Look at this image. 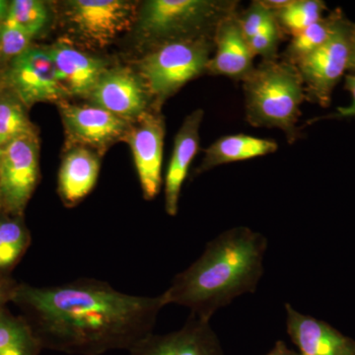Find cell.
<instances>
[{
    "label": "cell",
    "mask_w": 355,
    "mask_h": 355,
    "mask_svg": "<svg viewBox=\"0 0 355 355\" xmlns=\"http://www.w3.org/2000/svg\"><path fill=\"white\" fill-rule=\"evenodd\" d=\"M12 303L44 349L72 355L128 352L153 334L159 313L167 306L163 294L132 295L95 279L55 286L19 282Z\"/></svg>",
    "instance_id": "1"
},
{
    "label": "cell",
    "mask_w": 355,
    "mask_h": 355,
    "mask_svg": "<svg viewBox=\"0 0 355 355\" xmlns=\"http://www.w3.org/2000/svg\"><path fill=\"white\" fill-rule=\"evenodd\" d=\"M268 240L246 226L224 231L207 243L197 261L178 273L164 292L166 304L183 306L210 322L243 294L253 293L263 275Z\"/></svg>",
    "instance_id": "2"
},
{
    "label": "cell",
    "mask_w": 355,
    "mask_h": 355,
    "mask_svg": "<svg viewBox=\"0 0 355 355\" xmlns=\"http://www.w3.org/2000/svg\"><path fill=\"white\" fill-rule=\"evenodd\" d=\"M242 83L252 127L277 128L291 144L300 139L301 105L307 99L297 67L280 58L263 60Z\"/></svg>",
    "instance_id": "3"
},
{
    "label": "cell",
    "mask_w": 355,
    "mask_h": 355,
    "mask_svg": "<svg viewBox=\"0 0 355 355\" xmlns=\"http://www.w3.org/2000/svg\"><path fill=\"white\" fill-rule=\"evenodd\" d=\"M238 6L236 0H148L137 13V32L154 46L214 37L219 23L237 12Z\"/></svg>",
    "instance_id": "4"
},
{
    "label": "cell",
    "mask_w": 355,
    "mask_h": 355,
    "mask_svg": "<svg viewBox=\"0 0 355 355\" xmlns=\"http://www.w3.org/2000/svg\"><path fill=\"white\" fill-rule=\"evenodd\" d=\"M214 37L177 40L154 46L139 64V74L155 107L187 83L207 73Z\"/></svg>",
    "instance_id": "5"
},
{
    "label": "cell",
    "mask_w": 355,
    "mask_h": 355,
    "mask_svg": "<svg viewBox=\"0 0 355 355\" xmlns=\"http://www.w3.org/2000/svg\"><path fill=\"white\" fill-rule=\"evenodd\" d=\"M354 28L343 14L330 38L296 65L304 83L306 99L324 108L330 105L334 89L349 70Z\"/></svg>",
    "instance_id": "6"
},
{
    "label": "cell",
    "mask_w": 355,
    "mask_h": 355,
    "mask_svg": "<svg viewBox=\"0 0 355 355\" xmlns=\"http://www.w3.org/2000/svg\"><path fill=\"white\" fill-rule=\"evenodd\" d=\"M36 135L13 140L0 153V203L4 214L22 216L39 182Z\"/></svg>",
    "instance_id": "7"
},
{
    "label": "cell",
    "mask_w": 355,
    "mask_h": 355,
    "mask_svg": "<svg viewBox=\"0 0 355 355\" xmlns=\"http://www.w3.org/2000/svg\"><path fill=\"white\" fill-rule=\"evenodd\" d=\"M72 29L94 48H104L132 27L137 6L125 0H72L67 4Z\"/></svg>",
    "instance_id": "8"
},
{
    "label": "cell",
    "mask_w": 355,
    "mask_h": 355,
    "mask_svg": "<svg viewBox=\"0 0 355 355\" xmlns=\"http://www.w3.org/2000/svg\"><path fill=\"white\" fill-rule=\"evenodd\" d=\"M132 123L123 139L132 149L142 195L146 200H153L162 186L164 120L156 110L146 112Z\"/></svg>",
    "instance_id": "9"
},
{
    "label": "cell",
    "mask_w": 355,
    "mask_h": 355,
    "mask_svg": "<svg viewBox=\"0 0 355 355\" xmlns=\"http://www.w3.org/2000/svg\"><path fill=\"white\" fill-rule=\"evenodd\" d=\"M7 77L9 85L26 106L62 101L67 95L46 49L29 48L13 58Z\"/></svg>",
    "instance_id": "10"
},
{
    "label": "cell",
    "mask_w": 355,
    "mask_h": 355,
    "mask_svg": "<svg viewBox=\"0 0 355 355\" xmlns=\"http://www.w3.org/2000/svg\"><path fill=\"white\" fill-rule=\"evenodd\" d=\"M60 110L69 141L98 151H104L123 139L132 123L95 105L81 106L62 102Z\"/></svg>",
    "instance_id": "11"
},
{
    "label": "cell",
    "mask_w": 355,
    "mask_h": 355,
    "mask_svg": "<svg viewBox=\"0 0 355 355\" xmlns=\"http://www.w3.org/2000/svg\"><path fill=\"white\" fill-rule=\"evenodd\" d=\"M88 99L92 105L132 123L147 112L153 100L139 73L128 67L108 69Z\"/></svg>",
    "instance_id": "12"
},
{
    "label": "cell",
    "mask_w": 355,
    "mask_h": 355,
    "mask_svg": "<svg viewBox=\"0 0 355 355\" xmlns=\"http://www.w3.org/2000/svg\"><path fill=\"white\" fill-rule=\"evenodd\" d=\"M128 355H224L210 322L190 315L180 330L151 334L128 350Z\"/></svg>",
    "instance_id": "13"
},
{
    "label": "cell",
    "mask_w": 355,
    "mask_h": 355,
    "mask_svg": "<svg viewBox=\"0 0 355 355\" xmlns=\"http://www.w3.org/2000/svg\"><path fill=\"white\" fill-rule=\"evenodd\" d=\"M238 12L228 16L217 26L214 33V55L207 73L243 81L254 69V55L243 34Z\"/></svg>",
    "instance_id": "14"
},
{
    "label": "cell",
    "mask_w": 355,
    "mask_h": 355,
    "mask_svg": "<svg viewBox=\"0 0 355 355\" xmlns=\"http://www.w3.org/2000/svg\"><path fill=\"white\" fill-rule=\"evenodd\" d=\"M287 333L299 355H355V340L326 322L286 304Z\"/></svg>",
    "instance_id": "15"
},
{
    "label": "cell",
    "mask_w": 355,
    "mask_h": 355,
    "mask_svg": "<svg viewBox=\"0 0 355 355\" xmlns=\"http://www.w3.org/2000/svg\"><path fill=\"white\" fill-rule=\"evenodd\" d=\"M205 116L202 109L187 116L175 137L174 148L165 179V211L176 216L180 197L189 169L200 147V128Z\"/></svg>",
    "instance_id": "16"
},
{
    "label": "cell",
    "mask_w": 355,
    "mask_h": 355,
    "mask_svg": "<svg viewBox=\"0 0 355 355\" xmlns=\"http://www.w3.org/2000/svg\"><path fill=\"white\" fill-rule=\"evenodd\" d=\"M46 50L67 95L89 98L108 69L101 58L92 57L64 42H58Z\"/></svg>",
    "instance_id": "17"
},
{
    "label": "cell",
    "mask_w": 355,
    "mask_h": 355,
    "mask_svg": "<svg viewBox=\"0 0 355 355\" xmlns=\"http://www.w3.org/2000/svg\"><path fill=\"white\" fill-rule=\"evenodd\" d=\"M101 161L91 149L76 146L64 156L58 172V191L62 202L72 207L87 197L99 177Z\"/></svg>",
    "instance_id": "18"
},
{
    "label": "cell",
    "mask_w": 355,
    "mask_h": 355,
    "mask_svg": "<svg viewBox=\"0 0 355 355\" xmlns=\"http://www.w3.org/2000/svg\"><path fill=\"white\" fill-rule=\"evenodd\" d=\"M279 149L272 139L252 135H230L222 137L205 150V156L196 174H202L219 166L270 155Z\"/></svg>",
    "instance_id": "19"
},
{
    "label": "cell",
    "mask_w": 355,
    "mask_h": 355,
    "mask_svg": "<svg viewBox=\"0 0 355 355\" xmlns=\"http://www.w3.org/2000/svg\"><path fill=\"white\" fill-rule=\"evenodd\" d=\"M44 347L22 315L8 308L0 312V355H40Z\"/></svg>",
    "instance_id": "20"
},
{
    "label": "cell",
    "mask_w": 355,
    "mask_h": 355,
    "mask_svg": "<svg viewBox=\"0 0 355 355\" xmlns=\"http://www.w3.org/2000/svg\"><path fill=\"white\" fill-rule=\"evenodd\" d=\"M31 244V233L22 216H0V275H11Z\"/></svg>",
    "instance_id": "21"
},
{
    "label": "cell",
    "mask_w": 355,
    "mask_h": 355,
    "mask_svg": "<svg viewBox=\"0 0 355 355\" xmlns=\"http://www.w3.org/2000/svg\"><path fill=\"white\" fill-rule=\"evenodd\" d=\"M343 14L340 9H336L329 15L324 16L314 24L309 26L300 34L292 37L291 43L282 53L280 60H286L296 67L303 58L316 51L327 40L330 38L331 33L335 29L336 22Z\"/></svg>",
    "instance_id": "22"
},
{
    "label": "cell",
    "mask_w": 355,
    "mask_h": 355,
    "mask_svg": "<svg viewBox=\"0 0 355 355\" xmlns=\"http://www.w3.org/2000/svg\"><path fill=\"white\" fill-rule=\"evenodd\" d=\"M326 9L320 0H291L275 16L284 34L294 37L323 18Z\"/></svg>",
    "instance_id": "23"
},
{
    "label": "cell",
    "mask_w": 355,
    "mask_h": 355,
    "mask_svg": "<svg viewBox=\"0 0 355 355\" xmlns=\"http://www.w3.org/2000/svg\"><path fill=\"white\" fill-rule=\"evenodd\" d=\"M36 135L20 103L0 98V149L24 135Z\"/></svg>",
    "instance_id": "24"
},
{
    "label": "cell",
    "mask_w": 355,
    "mask_h": 355,
    "mask_svg": "<svg viewBox=\"0 0 355 355\" xmlns=\"http://www.w3.org/2000/svg\"><path fill=\"white\" fill-rule=\"evenodd\" d=\"M6 20L35 37L48 22L49 11L43 1L15 0L9 4Z\"/></svg>",
    "instance_id": "25"
},
{
    "label": "cell",
    "mask_w": 355,
    "mask_h": 355,
    "mask_svg": "<svg viewBox=\"0 0 355 355\" xmlns=\"http://www.w3.org/2000/svg\"><path fill=\"white\" fill-rule=\"evenodd\" d=\"M284 36V32L273 16L260 31L248 40V44L254 57L260 55L263 60H275L279 58L277 51Z\"/></svg>",
    "instance_id": "26"
},
{
    "label": "cell",
    "mask_w": 355,
    "mask_h": 355,
    "mask_svg": "<svg viewBox=\"0 0 355 355\" xmlns=\"http://www.w3.org/2000/svg\"><path fill=\"white\" fill-rule=\"evenodd\" d=\"M32 38L17 25L4 20L0 25V53L4 58H17L30 48Z\"/></svg>",
    "instance_id": "27"
},
{
    "label": "cell",
    "mask_w": 355,
    "mask_h": 355,
    "mask_svg": "<svg viewBox=\"0 0 355 355\" xmlns=\"http://www.w3.org/2000/svg\"><path fill=\"white\" fill-rule=\"evenodd\" d=\"M273 16L275 12L266 8L261 0L252 2L246 10L238 12V21L247 41L260 31Z\"/></svg>",
    "instance_id": "28"
},
{
    "label": "cell",
    "mask_w": 355,
    "mask_h": 355,
    "mask_svg": "<svg viewBox=\"0 0 355 355\" xmlns=\"http://www.w3.org/2000/svg\"><path fill=\"white\" fill-rule=\"evenodd\" d=\"M19 282L12 275H0V312L12 303Z\"/></svg>",
    "instance_id": "29"
},
{
    "label": "cell",
    "mask_w": 355,
    "mask_h": 355,
    "mask_svg": "<svg viewBox=\"0 0 355 355\" xmlns=\"http://www.w3.org/2000/svg\"><path fill=\"white\" fill-rule=\"evenodd\" d=\"M345 88L349 91L352 94V102L349 106L342 107L338 109V114H336L338 118H349L355 116V71L352 74H349L345 77Z\"/></svg>",
    "instance_id": "30"
},
{
    "label": "cell",
    "mask_w": 355,
    "mask_h": 355,
    "mask_svg": "<svg viewBox=\"0 0 355 355\" xmlns=\"http://www.w3.org/2000/svg\"><path fill=\"white\" fill-rule=\"evenodd\" d=\"M266 355H299L297 352H293L284 342L275 343L273 349Z\"/></svg>",
    "instance_id": "31"
},
{
    "label": "cell",
    "mask_w": 355,
    "mask_h": 355,
    "mask_svg": "<svg viewBox=\"0 0 355 355\" xmlns=\"http://www.w3.org/2000/svg\"><path fill=\"white\" fill-rule=\"evenodd\" d=\"M9 4L4 0H0V25L6 20L7 13H8Z\"/></svg>",
    "instance_id": "32"
},
{
    "label": "cell",
    "mask_w": 355,
    "mask_h": 355,
    "mask_svg": "<svg viewBox=\"0 0 355 355\" xmlns=\"http://www.w3.org/2000/svg\"><path fill=\"white\" fill-rule=\"evenodd\" d=\"M349 70H354V71H355V28L354 37H352V53H350Z\"/></svg>",
    "instance_id": "33"
},
{
    "label": "cell",
    "mask_w": 355,
    "mask_h": 355,
    "mask_svg": "<svg viewBox=\"0 0 355 355\" xmlns=\"http://www.w3.org/2000/svg\"><path fill=\"white\" fill-rule=\"evenodd\" d=\"M0 211H2V209H1V203H0Z\"/></svg>",
    "instance_id": "34"
},
{
    "label": "cell",
    "mask_w": 355,
    "mask_h": 355,
    "mask_svg": "<svg viewBox=\"0 0 355 355\" xmlns=\"http://www.w3.org/2000/svg\"><path fill=\"white\" fill-rule=\"evenodd\" d=\"M0 153H1V149H0Z\"/></svg>",
    "instance_id": "35"
}]
</instances>
